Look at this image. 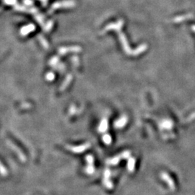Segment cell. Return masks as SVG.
I'll return each instance as SVG.
<instances>
[{"mask_svg": "<svg viewBox=\"0 0 195 195\" xmlns=\"http://www.w3.org/2000/svg\"><path fill=\"white\" fill-rule=\"evenodd\" d=\"M118 123V124H116V126H117V127H121V126H123L124 125H125V124L126 123V118H122L121 120H120L119 122H117Z\"/></svg>", "mask_w": 195, "mask_h": 195, "instance_id": "cell-1", "label": "cell"}, {"mask_svg": "<svg viewBox=\"0 0 195 195\" xmlns=\"http://www.w3.org/2000/svg\"><path fill=\"white\" fill-rule=\"evenodd\" d=\"M103 141L106 144H109L110 142H111V137H110L109 135H105V136L103 137Z\"/></svg>", "mask_w": 195, "mask_h": 195, "instance_id": "cell-2", "label": "cell"}]
</instances>
